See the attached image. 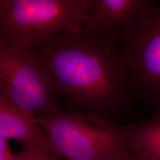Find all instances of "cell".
Masks as SVG:
<instances>
[{
  "label": "cell",
  "instance_id": "7a4b0ae2",
  "mask_svg": "<svg viewBox=\"0 0 160 160\" xmlns=\"http://www.w3.org/2000/svg\"><path fill=\"white\" fill-rule=\"evenodd\" d=\"M90 0H0V43L38 49L81 27Z\"/></svg>",
  "mask_w": 160,
  "mask_h": 160
},
{
  "label": "cell",
  "instance_id": "52a82bcc",
  "mask_svg": "<svg viewBox=\"0 0 160 160\" xmlns=\"http://www.w3.org/2000/svg\"><path fill=\"white\" fill-rule=\"evenodd\" d=\"M0 137L16 139L23 147L52 149L38 119L1 96Z\"/></svg>",
  "mask_w": 160,
  "mask_h": 160
},
{
  "label": "cell",
  "instance_id": "3957f363",
  "mask_svg": "<svg viewBox=\"0 0 160 160\" xmlns=\"http://www.w3.org/2000/svg\"><path fill=\"white\" fill-rule=\"evenodd\" d=\"M57 157L66 160H109L128 146L123 127L101 116L54 108L38 119Z\"/></svg>",
  "mask_w": 160,
  "mask_h": 160
},
{
  "label": "cell",
  "instance_id": "5b68a950",
  "mask_svg": "<svg viewBox=\"0 0 160 160\" xmlns=\"http://www.w3.org/2000/svg\"><path fill=\"white\" fill-rule=\"evenodd\" d=\"M131 67L133 90L160 110V2L144 14L125 45Z\"/></svg>",
  "mask_w": 160,
  "mask_h": 160
},
{
  "label": "cell",
  "instance_id": "30bf717a",
  "mask_svg": "<svg viewBox=\"0 0 160 160\" xmlns=\"http://www.w3.org/2000/svg\"><path fill=\"white\" fill-rule=\"evenodd\" d=\"M109 160H149L139 151H137L128 145L122 149Z\"/></svg>",
  "mask_w": 160,
  "mask_h": 160
},
{
  "label": "cell",
  "instance_id": "6da1fadb",
  "mask_svg": "<svg viewBox=\"0 0 160 160\" xmlns=\"http://www.w3.org/2000/svg\"><path fill=\"white\" fill-rule=\"evenodd\" d=\"M38 49L61 97L78 110L108 119L126 106L133 87L125 46L99 40L81 27Z\"/></svg>",
  "mask_w": 160,
  "mask_h": 160
},
{
  "label": "cell",
  "instance_id": "9c48e42d",
  "mask_svg": "<svg viewBox=\"0 0 160 160\" xmlns=\"http://www.w3.org/2000/svg\"><path fill=\"white\" fill-rule=\"evenodd\" d=\"M18 160H57L52 149L23 147L22 151L17 154Z\"/></svg>",
  "mask_w": 160,
  "mask_h": 160
},
{
  "label": "cell",
  "instance_id": "ba28073f",
  "mask_svg": "<svg viewBox=\"0 0 160 160\" xmlns=\"http://www.w3.org/2000/svg\"><path fill=\"white\" fill-rule=\"evenodd\" d=\"M123 128L129 147L149 160H160V110L148 120Z\"/></svg>",
  "mask_w": 160,
  "mask_h": 160
},
{
  "label": "cell",
  "instance_id": "8992f818",
  "mask_svg": "<svg viewBox=\"0 0 160 160\" xmlns=\"http://www.w3.org/2000/svg\"><path fill=\"white\" fill-rule=\"evenodd\" d=\"M154 2L151 0H90L81 29L99 40L124 46Z\"/></svg>",
  "mask_w": 160,
  "mask_h": 160
},
{
  "label": "cell",
  "instance_id": "8fae6325",
  "mask_svg": "<svg viewBox=\"0 0 160 160\" xmlns=\"http://www.w3.org/2000/svg\"><path fill=\"white\" fill-rule=\"evenodd\" d=\"M0 160H18L17 154L12 153L6 139L0 137Z\"/></svg>",
  "mask_w": 160,
  "mask_h": 160
},
{
  "label": "cell",
  "instance_id": "277c9868",
  "mask_svg": "<svg viewBox=\"0 0 160 160\" xmlns=\"http://www.w3.org/2000/svg\"><path fill=\"white\" fill-rule=\"evenodd\" d=\"M0 96L36 119L57 108L61 97L38 52L1 43Z\"/></svg>",
  "mask_w": 160,
  "mask_h": 160
}]
</instances>
